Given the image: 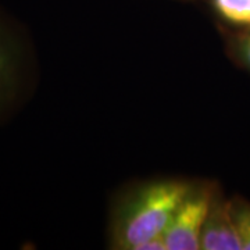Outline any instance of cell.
I'll return each mask as SVG.
<instances>
[{
	"label": "cell",
	"instance_id": "ba28073f",
	"mask_svg": "<svg viewBox=\"0 0 250 250\" xmlns=\"http://www.w3.org/2000/svg\"><path fill=\"white\" fill-rule=\"evenodd\" d=\"M187 1H193V0H187Z\"/></svg>",
	"mask_w": 250,
	"mask_h": 250
},
{
	"label": "cell",
	"instance_id": "3957f363",
	"mask_svg": "<svg viewBox=\"0 0 250 250\" xmlns=\"http://www.w3.org/2000/svg\"><path fill=\"white\" fill-rule=\"evenodd\" d=\"M217 184L193 181L164 232L167 250H202V232Z\"/></svg>",
	"mask_w": 250,
	"mask_h": 250
},
{
	"label": "cell",
	"instance_id": "6da1fadb",
	"mask_svg": "<svg viewBox=\"0 0 250 250\" xmlns=\"http://www.w3.org/2000/svg\"><path fill=\"white\" fill-rule=\"evenodd\" d=\"M193 181L152 179L125 192L114 206L108 245L114 250H167L164 232Z\"/></svg>",
	"mask_w": 250,
	"mask_h": 250
},
{
	"label": "cell",
	"instance_id": "52a82bcc",
	"mask_svg": "<svg viewBox=\"0 0 250 250\" xmlns=\"http://www.w3.org/2000/svg\"><path fill=\"white\" fill-rule=\"evenodd\" d=\"M229 200L242 250H250V202L241 196H233Z\"/></svg>",
	"mask_w": 250,
	"mask_h": 250
},
{
	"label": "cell",
	"instance_id": "8992f818",
	"mask_svg": "<svg viewBox=\"0 0 250 250\" xmlns=\"http://www.w3.org/2000/svg\"><path fill=\"white\" fill-rule=\"evenodd\" d=\"M227 52L241 68L250 72V28L232 31L228 35Z\"/></svg>",
	"mask_w": 250,
	"mask_h": 250
},
{
	"label": "cell",
	"instance_id": "7a4b0ae2",
	"mask_svg": "<svg viewBox=\"0 0 250 250\" xmlns=\"http://www.w3.org/2000/svg\"><path fill=\"white\" fill-rule=\"evenodd\" d=\"M29 72L27 42L17 25L0 11V121L22 100Z\"/></svg>",
	"mask_w": 250,
	"mask_h": 250
},
{
	"label": "cell",
	"instance_id": "5b68a950",
	"mask_svg": "<svg viewBox=\"0 0 250 250\" xmlns=\"http://www.w3.org/2000/svg\"><path fill=\"white\" fill-rule=\"evenodd\" d=\"M217 18L232 31L250 28V0H207Z\"/></svg>",
	"mask_w": 250,
	"mask_h": 250
},
{
	"label": "cell",
	"instance_id": "277c9868",
	"mask_svg": "<svg viewBox=\"0 0 250 250\" xmlns=\"http://www.w3.org/2000/svg\"><path fill=\"white\" fill-rule=\"evenodd\" d=\"M202 250H242L231 211V200L225 197L218 185L206 217Z\"/></svg>",
	"mask_w": 250,
	"mask_h": 250
}]
</instances>
